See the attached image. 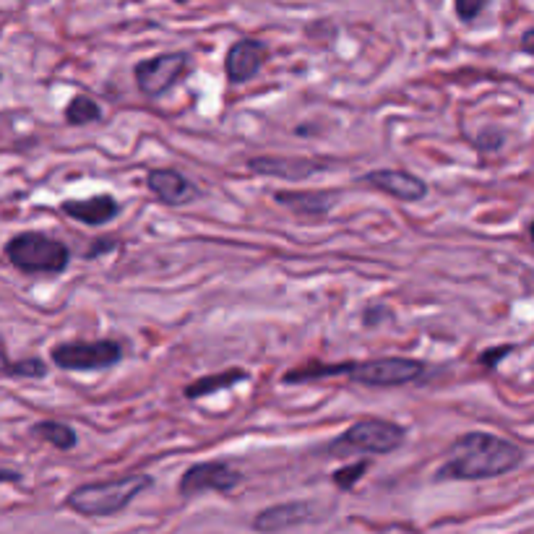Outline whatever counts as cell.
I'll list each match as a JSON object with an SVG mask.
<instances>
[{
  "label": "cell",
  "instance_id": "d4e9b609",
  "mask_svg": "<svg viewBox=\"0 0 534 534\" xmlns=\"http://www.w3.org/2000/svg\"><path fill=\"white\" fill-rule=\"evenodd\" d=\"M118 245H115V240H94V245L86 251V258H94V256H102L105 251H115Z\"/></svg>",
  "mask_w": 534,
  "mask_h": 534
},
{
  "label": "cell",
  "instance_id": "7402d4cb",
  "mask_svg": "<svg viewBox=\"0 0 534 534\" xmlns=\"http://www.w3.org/2000/svg\"><path fill=\"white\" fill-rule=\"evenodd\" d=\"M490 0H454V11L462 21H475L488 8Z\"/></svg>",
  "mask_w": 534,
  "mask_h": 534
},
{
  "label": "cell",
  "instance_id": "9c48e42d",
  "mask_svg": "<svg viewBox=\"0 0 534 534\" xmlns=\"http://www.w3.org/2000/svg\"><path fill=\"white\" fill-rule=\"evenodd\" d=\"M331 162L324 159H310V157H253L248 159V170L264 178H279V180H308L318 172H326Z\"/></svg>",
  "mask_w": 534,
  "mask_h": 534
},
{
  "label": "cell",
  "instance_id": "4fadbf2b",
  "mask_svg": "<svg viewBox=\"0 0 534 534\" xmlns=\"http://www.w3.org/2000/svg\"><path fill=\"white\" fill-rule=\"evenodd\" d=\"M316 521V506L310 501H284L277 506L264 508L253 519L256 532H282V529H295Z\"/></svg>",
  "mask_w": 534,
  "mask_h": 534
},
{
  "label": "cell",
  "instance_id": "ba28073f",
  "mask_svg": "<svg viewBox=\"0 0 534 534\" xmlns=\"http://www.w3.org/2000/svg\"><path fill=\"white\" fill-rule=\"evenodd\" d=\"M245 482V475L227 462H198L185 469L178 482L180 498H196L204 493H232Z\"/></svg>",
  "mask_w": 534,
  "mask_h": 534
},
{
  "label": "cell",
  "instance_id": "30bf717a",
  "mask_svg": "<svg viewBox=\"0 0 534 534\" xmlns=\"http://www.w3.org/2000/svg\"><path fill=\"white\" fill-rule=\"evenodd\" d=\"M146 188L165 206L193 204V201L201 196V188H198L191 178H185L183 172L172 170V167L149 170V175H146Z\"/></svg>",
  "mask_w": 534,
  "mask_h": 534
},
{
  "label": "cell",
  "instance_id": "4316f807",
  "mask_svg": "<svg viewBox=\"0 0 534 534\" xmlns=\"http://www.w3.org/2000/svg\"><path fill=\"white\" fill-rule=\"evenodd\" d=\"M0 482H21V472H11V469H0Z\"/></svg>",
  "mask_w": 534,
  "mask_h": 534
},
{
  "label": "cell",
  "instance_id": "9a60e30c",
  "mask_svg": "<svg viewBox=\"0 0 534 534\" xmlns=\"http://www.w3.org/2000/svg\"><path fill=\"white\" fill-rule=\"evenodd\" d=\"M277 204L303 219H326L339 204L337 191H277Z\"/></svg>",
  "mask_w": 534,
  "mask_h": 534
},
{
  "label": "cell",
  "instance_id": "e0dca14e",
  "mask_svg": "<svg viewBox=\"0 0 534 534\" xmlns=\"http://www.w3.org/2000/svg\"><path fill=\"white\" fill-rule=\"evenodd\" d=\"M352 368V360L344 363H305L292 368L290 373H284V383H310V381H324V378L347 376Z\"/></svg>",
  "mask_w": 534,
  "mask_h": 534
},
{
  "label": "cell",
  "instance_id": "ac0fdd59",
  "mask_svg": "<svg viewBox=\"0 0 534 534\" xmlns=\"http://www.w3.org/2000/svg\"><path fill=\"white\" fill-rule=\"evenodd\" d=\"M32 436L40 438V441L50 443L58 451H71L76 449V443H79V436H76V430L66 422H55V420H42L37 425H32Z\"/></svg>",
  "mask_w": 534,
  "mask_h": 534
},
{
  "label": "cell",
  "instance_id": "d6986e66",
  "mask_svg": "<svg viewBox=\"0 0 534 534\" xmlns=\"http://www.w3.org/2000/svg\"><path fill=\"white\" fill-rule=\"evenodd\" d=\"M63 118H66L68 126H92V123L102 120V107H99L92 97L79 94V97H73L71 102H68Z\"/></svg>",
  "mask_w": 534,
  "mask_h": 534
},
{
  "label": "cell",
  "instance_id": "5b68a950",
  "mask_svg": "<svg viewBox=\"0 0 534 534\" xmlns=\"http://www.w3.org/2000/svg\"><path fill=\"white\" fill-rule=\"evenodd\" d=\"M50 360L55 368L71 370V373H94L107 370L123 360V342L118 339H73L60 342L50 350Z\"/></svg>",
  "mask_w": 534,
  "mask_h": 534
},
{
  "label": "cell",
  "instance_id": "8992f818",
  "mask_svg": "<svg viewBox=\"0 0 534 534\" xmlns=\"http://www.w3.org/2000/svg\"><path fill=\"white\" fill-rule=\"evenodd\" d=\"M428 373V365L412 357H376V360H352L347 373L352 383L368 386V389H399L409 383L420 381Z\"/></svg>",
  "mask_w": 534,
  "mask_h": 534
},
{
  "label": "cell",
  "instance_id": "ffe728a7",
  "mask_svg": "<svg viewBox=\"0 0 534 534\" xmlns=\"http://www.w3.org/2000/svg\"><path fill=\"white\" fill-rule=\"evenodd\" d=\"M0 373L11 378H45L47 365L40 357H27V360H16V363H8L6 352L0 350Z\"/></svg>",
  "mask_w": 534,
  "mask_h": 534
},
{
  "label": "cell",
  "instance_id": "5bb4252c",
  "mask_svg": "<svg viewBox=\"0 0 534 534\" xmlns=\"http://www.w3.org/2000/svg\"><path fill=\"white\" fill-rule=\"evenodd\" d=\"M60 211L86 227H102L118 217L120 204L110 193H99V196L89 198H66L60 204Z\"/></svg>",
  "mask_w": 534,
  "mask_h": 534
},
{
  "label": "cell",
  "instance_id": "7a4b0ae2",
  "mask_svg": "<svg viewBox=\"0 0 534 534\" xmlns=\"http://www.w3.org/2000/svg\"><path fill=\"white\" fill-rule=\"evenodd\" d=\"M152 475L131 472V475L113 477V480L86 482L73 488L66 498V506L86 519H107L123 514L144 490L152 488Z\"/></svg>",
  "mask_w": 534,
  "mask_h": 534
},
{
  "label": "cell",
  "instance_id": "44dd1931",
  "mask_svg": "<svg viewBox=\"0 0 534 534\" xmlns=\"http://www.w3.org/2000/svg\"><path fill=\"white\" fill-rule=\"evenodd\" d=\"M368 469H370L368 459H360V462L347 464V467L337 469V472L331 475V482H334V485H337L339 490H355L357 482H360L365 475H368Z\"/></svg>",
  "mask_w": 534,
  "mask_h": 534
},
{
  "label": "cell",
  "instance_id": "6da1fadb",
  "mask_svg": "<svg viewBox=\"0 0 534 534\" xmlns=\"http://www.w3.org/2000/svg\"><path fill=\"white\" fill-rule=\"evenodd\" d=\"M524 464V451L508 438L472 430L456 438L449 459L438 467L436 482H480L508 475Z\"/></svg>",
  "mask_w": 534,
  "mask_h": 534
},
{
  "label": "cell",
  "instance_id": "603a6c76",
  "mask_svg": "<svg viewBox=\"0 0 534 534\" xmlns=\"http://www.w3.org/2000/svg\"><path fill=\"white\" fill-rule=\"evenodd\" d=\"M514 350H516L514 344H501V347H490V350H485L480 355V365H482V368L495 370Z\"/></svg>",
  "mask_w": 534,
  "mask_h": 534
},
{
  "label": "cell",
  "instance_id": "3957f363",
  "mask_svg": "<svg viewBox=\"0 0 534 534\" xmlns=\"http://www.w3.org/2000/svg\"><path fill=\"white\" fill-rule=\"evenodd\" d=\"M8 264L19 269L21 274L32 277H55L63 274L71 264V251L63 240L47 235L40 230L19 232L6 243Z\"/></svg>",
  "mask_w": 534,
  "mask_h": 534
},
{
  "label": "cell",
  "instance_id": "83f0119b",
  "mask_svg": "<svg viewBox=\"0 0 534 534\" xmlns=\"http://www.w3.org/2000/svg\"><path fill=\"white\" fill-rule=\"evenodd\" d=\"M0 79H3V73H0Z\"/></svg>",
  "mask_w": 534,
  "mask_h": 534
},
{
  "label": "cell",
  "instance_id": "8fae6325",
  "mask_svg": "<svg viewBox=\"0 0 534 534\" xmlns=\"http://www.w3.org/2000/svg\"><path fill=\"white\" fill-rule=\"evenodd\" d=\"M269 60V47L261 40H253V37H245L238 40L235 45L227 50L225 58V73L232 84H245V81L256 79L258 71L264 68V63Z\"/></svg>",
  "mask_w": 534,
  "mask_h": 534
},
{
  "label": "cell",
  "instance_id": "2e32d148",
  "mask_svg": "<svg viewBox=\"0 0 534 534\" xmlns=\"http://www.w3.org/2000/svg\"><path fill=\"white\" fill-rule=\"evenodd\" d=\"M248 373H245L243 368H230V370H222V373H211V376H204V378H196V381H191L188 386H185V399H204V396H211V394H219V391H227V389H235L238 383H245L248 381Z\"/></svg>",
  "mask_w": 534,
  "mask_h": 534
},
{
  "label": "cell",
  "instance_id": "484cf974",
  "mask_svg": "<svg viewBox=\"0 0 534 534\" xmlns=\"http://www.w3.org/2000/svg\"><path fill=\"white\" fill-rule=\"evenodd\" d=\"M532 40H534V29H527V32L521 34V53H524V55H534Z\"/></svg>",
  "mask_w": 534,
  "mask_h": 534
},
{
  "label": "cell",
  "instance_id": "52a82bcc",
  "mask_svg": "<svg viewBox=\"0 0 534 534\" xmlns=\"http://www.w3.org/2000/svg\"><path fill=\"white\" fill-rule=\"evenodd\" d=\"M188 66H191V60L185 53H165L157 55V58L139 60L133 66V79H136V86L144 97L157 99L183 79L188 73Z\"/></svg>",
  "mask_w": 534,
  "mask_h": 534
},
{
  "label": "cell",
  "instance_id": "cb8c5ba5",
  "mask_svg": "<svg viewBox=\"0 0 534 534\" xmlns=\"http://www.w3.org/2000/svg\"><path fill=\"white\" fill-rule=\"evenodd\" d=\"M383 318H389V310L383 308V305H373V308H368L363 313V324L368 329H376V326H381Z\"/></svg>",
  "mask_w": 534,
  "mask_h": 534
},
{
  "label": "cell",
  "instance_id": "277c9868",
  "mask_svg": "<svg viewBox=\"0 0 534 534\" xmlns=\"http://www.w3.org/2000/svg\"><path fill=\"white\" fill-rule=\"evenodd\" d=\"M407 441V430L391 420L381 417H363V420L352 422L350 428L344 430L342 436L329 443L331 456L344 454H391V451L402 449Z\"/></svg>",
  "mask_w": 534,
  "mask_h": 534
},
{
  "label": "cell",
  "instance_id": "7c38bea8",
  "mask_svg": "<svg viewBox=\"0 0 534 534\" xmlns=\"http://www.w3.org/2000/svg\"><path fill=\"white\" fill-rule=\"evenodd\" d=\"M370 188H376L381 193L399 198L404 204H417L428 196V183L407 170H373L363 178Z\"/></svg>",
  "mask_w": 534,
  "mask_h": 534
}]
</instances>
